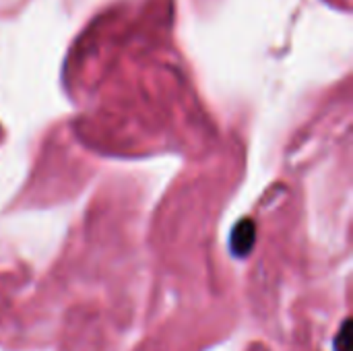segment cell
<instances>
[{"label": "cell", "mask_w": 353, "mask_h": 351, "mask_svg": "<svg viewBox=\"0 0 353 351\" xmlns=\"http://www.w3.org/2000/svg\"><path fill=\"white\" fill-rule=\"evenodd\" d=\"M256 240V225L252 219H242L234 232H232V238H230V248L236 257H246L252 248Z\"/></svg>", "instance_id": "cell-1"}, {"label": "cell", "mask_w": 353, "mask_h": 351, "mask_svg": "<svg viewBox=\"0 0 353 351\" xmlns=\"http://www.w3.org/2000/svg\"><path fill=\"white\" fill-rule=\"evenodd\" d=\"M335 351H352V333H350V321L343 323L341 333L335 339Z\"/></svg>", "instance_id": "cell-2"}]
</instances>
